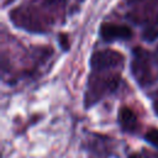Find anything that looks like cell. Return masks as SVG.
Wrapping results in <instances>:
<instances>
[{"instance_id":"277c9868","label":"cell","mask_w":158,"mask_h":158,"mask_svg":"<svg viewBox=\"0 0 158 158\" xmlns=\"http://www.w3.org/2000/svg\"><path fill=\"white\" fill-rule=\"evenodd\" d=\"M118 121L125 131L133 132L137 128V116L128 107H122L118 112Z\"/></svg>"},{"instance_id":"3957f363","label":"cell","mask_w":158,"mask_h":158,"mask_svg":"<svg viewBox=\"0 0 158 158\" xmlns=\"http://www.w3.org/2000/svg\"><path fill=\"white\" fill-rule=\"evenodd\" d=\"M139 49L141 48L136 49V56L133 59L132 68H133V73L137 78V81H139L141 84H144V80L148 81V78H149V67H148L146 54Z\"/></svg>"},{"instance_id":"5b68a950","label":"cell","mask_w":158,"mask_h":158,"mask_svg":"<svg viewBox=\"0 0 158 158\" xmlns=\"http://www.w3.org/2000/svg\"><path fill=\"white\" fill-rule=\"evenodd\" d=\"M144 138H146V141L149 142L152 146H154L156 148H158V130H157V128L149 130V131L146 133Z\"/></svg>"},{"instance_id":"8992f818","label":"cell","mask_w":158,"mask_h":158,"mask_svg":"<svg viewBox=\"0 0 158 158\" xmlns=\"http://www.w3.org/2000/svg\"><path fill=\"white\" fill-rule=\"evenodd\" d=\"M130 158H143L142 156H139V154H133V156H131Z\"/></svg>"},{"instance_id":"6da1fadb","label":"cell","mask_w":158,"mask_h":158,"mask_svg":"<svg viewBox=\"0 0 158 158\" xmlns=\"http://www.w3.org/2000/svg\"><path fill=\"white\" fill-rule=\"evenodd\" d=\"M122 62V57L121 54H118L117 52L114 51H101V52H96L93 58H91V67L94 69H107L111 67L117 65L118 63Z\"/></svg>"},{"instance_id":"7a4b0ae2","label":"cell","mask_w":158,"mask_h":158,"mask_svg":"<svg viewBox=\"0 0 158 158\" xmlns=\"http://www.w3.org/2000/svg\"><path fill=\"white\" fill-rule=\"evenodd\" d=\"M101 37L105 41H114V40H127L132 36V31L130 27L125 25H116V23H105L101 26Z\"/></svg>"}]
</instances>
